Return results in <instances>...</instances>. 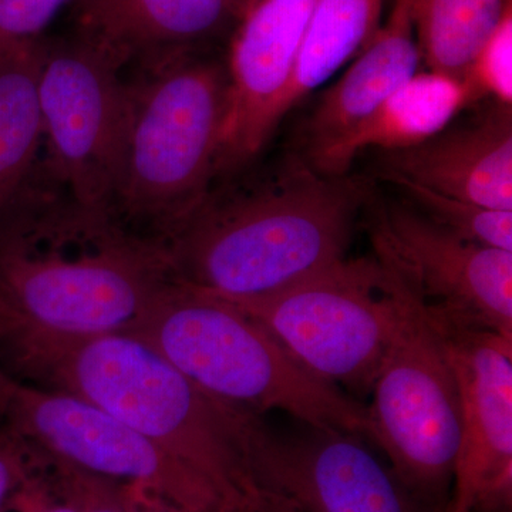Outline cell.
<instances>
[{
    "mask_svg": "<svg viewBox=\"0 0 512 512\" xmlns=\"http://www.w3.org/2000/svg\"><path fill=\"white\" fill-rule=\"evenodd\" d=\"M35 177L0 215V366L49 338L130 333L173 276L167 248Z\"/></svg>",
    "mask_w": 512,
    "mask_h": 512,
    "instance_id": "6da1fadb",
    "label": "cell"
},
{
    "mask_svg": "<svg viewBox=\"0 0 512 512\" xmlns=\"http://www.w3.org/2000/svg\"><path fill=\"white\" fill-rule=\"evenodd\" d=\"M6 372L113 414L170 454L225 511L275 512L259 477L261 414L205 392L137 336L39 340Z\"/></svg>",
    "mask_w": 512,
    "mask_h": 512,
    "instance_id": "7a4b0ae2",
    "label": "cell"
},
{
    "mask_svg": "<svg viewBox=\"0 0 512 512\" xmlns=\"http://www.w3.org/2000/svg\"><path fill=\"white\" fill-rule=\"evenodd\" d=\"M366 181L288 154L244 187L208 195L167 248L178 281L222 298L284 291L346 258Z\"/></svg>",
    "mask_w": 512,
    "mask_h": 512,
    "instance_id": "3957f363",
    "label": "cell"
},
{
    "mask_svg": "<svg viewBox=\"0 0 512 512\" xmlns=\"http://www.w3.org/2000/svg\"><path fill=\"white\" fill-rule=\"evenodd\" d=\"M126 80V127L113 215L165 245L210 195L225 109V62L201 49L137 63Z\"/></svg>",
    "mask_w": 512,
    "mask_h": 512,
    "instance_id": "277c9868",
    "label": "cell"
},
{
    "mask_svg": "<svg viewBox=\"0 0 512 512\" xmlns=\"http://www.w3.org/2000/svg\"><path fill=\"white\" fill-rule=\"evenodd\" d=\"M130 333L224 402L370 440L367 407L313 376L264 326L214 293L171 276Z\"/></svg>",
    "mask_w": 512,
    "mask_h": 512,
    "instance_id": "5b68a950",
    "label": "cell"
},
{
    "mask_svg": "<svg viewBox=\"0 0 512 512\" xmlns=\"http://www.w3.org/2000/svg\"><path fill=\"white\" fill-rule=\"evenodd\" d=\"M407 285L382 259H342L284 291L225 299L264 326L309 373L369 393Z\"/></svg>",
    "mask_w": 512,
    "mask_h": 512,
    "instance_id": "8992f818",
    "label": "cell"
},
{
    "mask_svg": "<svg viewBox=\"0 0 512 512\" xmlns=\"http://www.w3.org/2000/svg\"><path fill=\"white\" fill-rule=\"evenodd\" d=\"M370 392V440L382 448L412 497L440 504L453 487L460 397L439 336L409 288Z\"/></svg>",
    "mask_w": 512,
    "mask_h": 512,
    "instance_id": "52a82bcc",
    "label": "cell"
},
{
    "mask_svg": "<svg viewBox=\"0 0 512 512\" xmlns=\"http://www.w3.org/2000/svg\"><path fill=\"white\" fill-rule=\"evenodd\" d=\"M124 67L74 36L47 42L39 97L47 158L37 174L90 210L113 214L126 127Z\"/></svg>",
    "mask_w": 512,
    "mask_h": 512,
    "instance_id": "ba28073f",
    "label": "cell"
},
{
    "mask_svg": "<svg viewBox=\"0 0 512 512\" xmlns=\"http://www.w3.org/2000/svg\"><path fill=\"white\" fill-rule=\"evenodd\" d=\"M0 424L64 466L133 481L161 495L173 512H227L178 461L113 414L73 394L0 370Z\"/></svg>",
    "mask_w": 512,
    "mask_h": 512,
    "instance_id": "9c48e42d",
    "label": "cell"
},
{
    "mask_svg": "<svg viewBox=\"0 0 512 512\" xmlns=\"http://www.w3.org/2000/svg\"><path fill=\"white\" fill-rule=\"evenodd\" d=\"M423 306L460 397L461 441L448 512L511 511L512 338Z\"/></svg>",
    "mask_w": 512,
    "mask_h": 512,
    "instance_id": "30bf717a",
    "label": "cell"
},
{
    "mask_svg": "<svg viewBox=\"0 0 512 512\" xmlns=\"http://www.w3.org/2000/svg\"><path fill=\"white\" fill-rule=\"evenodd\" d=\"M376 256L424 305L512 338V252L468 241L409 205H377Z\"/></svg>",
    "mask_w": 512,
    "mask_h": 512,
    "instance_id": "8fae6325",
    "label": "cell"
},
{
    "mask_svg": "<svg viewBox=\"0 0 512 512\" xmlns=\"http://www.w3.org/2000/svg\"><path fill=\"white\" fill-rule=\"evenodd\" d=\"M291 433L266 424L258 468L276 512H416L392 468L348 431L298 423Z\"/></svg>",
    "mask_w": 512,
    "mask_h": 512,
    "instance_id": "7c38bea8",
    "label": "cell"
},
{
    "mask_svg": "<svg viewBox=\"0 0 512 512\" xmlns=\"http://www.w3.org/2000/svg\"><path fill=\"white\" fill-rule=\"evenodd\" d=\"M316 0H252L229 40L215 177L244 170L284 119L282 103Z\"/></svg>",
    "mask_w": 512,
    "mask_h": 512,
    "instance_id": "4fadbf2b",
    "label": "cell"
},
{
    "mask_svg": "<svg viewBox=\"0 0 512 512\" xmlns=\"http://www.w3.org/2000/svg\"><path fill=\"white\" fill-rule=\"evenodd\" d=\"M393 174L493 210L512 211V109L494 103L464 126L447 127L419 146L383 151Z\"/></svg>",
    "mask_w": 512,
    "mask_h": 512,
    "instance_id": "5bb4252c",
    "label": "cell"
},
{
    "mask_svg": "<svg viewBox=\"0 0 512 512\" xmlns=\"http://www.w3.org/2000/svg\"><path fill=\"white\" fill-rule=\"evenodd\" d=\"M410 0H394L386 22L345 74L323 94L303 131L301 156L318 171L323 161L419 72Z\"/></svg>",
    "mask_w": 512,
    "mask_h": 512,
    "instance_id": "9a60e30c",
    "label": "cell"
},
{
    "mask_svg": "<svg viewBox=\"0 0 512 512\" xmlns=\"http://www.w3.org/2000/svg\"><path fill=\"white\" fill-rule=\"evenodd\" d=\"M76 35L123 67L202 45L234 29L227 0H73Z\"/></svg>",
    "mask_w": 512,
    "mask_h": 512,
    "instance_id": "2e32d148",
    "label": "cell"
},
{
    "mask_svg": "<svg viewBox=\"0 0 512 512\" xmlns=\"http://www.w3.org/2000/svg\"><path fill=\"white\" fill-rule=\"evenodd\" d=\"M473 103L464 84L429 70L417 72L329 154L318 173L345 177L357 154L366 148L394 151L419 146L446 130L454 117Z\"/></svg>",
    "mask_w": 512,
    "mask_h": 512,
    "instance_id": "e0dca14e",
    "label": "cell"
},
{
    "mask_svg": "<svg viewBox=\"0 0 512 512\" xmlns=\"http://www.w3.org/2000/svg\"><path fill=\"white\" fill-rule=\"evenodd\" d=\"M47 40H26L0 53V215L36 174L43 143L39 82Z\"/></svg>",
    "mask_w": 512,
    "mask_h": 512,
    "instance_id": "ac0fdd59",
    "label": "cell"
},
{
    "mask_svg": "<svg viewBox=\"0 0 512 512\" xmlns=\"http://www.w3.org/2000/svg\"><path fill=\"white\" fill-rule=\"evenodd\" d=\"M420 60L429 72L464 84L507 16L512 0H410Z\"/></svg>",
    "mask_w": 512,
    "mask_h": 512,
    "instance_id": "d6986e66",
    "label": "cell"
},
{
    "mask_svg": "<svg viewBox=\"0 0 512 512\" xmlns=\"http://www.w3.org/2000/svg\"><path fill=\"white\" fill-rule=\"evenodd\" d=\"M386 0H316L282 103L284 117L356 57L380 28Z\"/></svg>",
    "mask_w": 512,
    "mask_h": 512,
    "instance_id": "ffe728a7",
    "label": "cell"
},
{
    "mask_svg": "<svg viewBox=\"0 0 512 512\" xmlns=\"http://www.w3.org/2000/svg\"><path fill=\"white\" fill-rule=\"evenodd\" d=\"M440 227L477 244L512 252V211L493 210L430 190L393 174H382Z\"/></svg>",
    "mask_w": 512,
    "mask_h": 512,
    "instance_id": "44dd1931",
    "label": "cell"
},
{
    "mask_svg": "<svg viewBox=\"0 0 512 512\" xmlns=\"http://www.w3.org/2000/svg\"><path fill=\"white\" fill-rule=\"evenodd\" d=\"M464 86L474 103L491 99L512 106V15L481 50Z\"/></svg>",
    "mask_w": 512,
    "mask_h": 512,
    "instance_id": "7402d4cb",
    "label": "cell"
},
{
    "mask_svg": "<svg viewBox=\"0 0 512 512\" xmlns=\"http://www.w3.org/2000/svg\"><path fill=\"white\" fill-rule=\"evenodd\" d=\"M73 0H0V53L43 37L47 26Z\"/></svg>",
    "mask_w": 512,
    "mask_h": 512,
    "instance_id": "603a6c76",
    "label": "cell"
},
{
    "mask_svg": "<svg viewBox=\"0 0 512 512\" xmlns=\"http://www.w3.org/2000/svg\"><path fill=\"white\" fill-rule=\"evenodd\" d=\"M20 474L19 457L15 448L0 443V512L12 493Z\"/></svg>",
    "mask_w": 512,
    "mask_h": 512,
    "instance_id": "cb8c5ba5",
    "label": "cell"
},
{
    "mask_svg": "<svg viewBox=\"0 0 512 512\" xmlns=\"http://www.w3.org/2000/svg\"><path fill=\"white\" fill-rule=\"evenodd\" d=\"M82 512H124L117 504L106 503L100 497H94L93 494L86 495L80 501Z\"/></svg>",
    "mask_w": 512,
    "mask_h": 512,
    "instance_id": "d4e9b609",
    "label": "cell"
},
{
    "mask_svg": "<svg viewBox=\"0 0 512 512\" xmlns=\"http://www.w3.org/2000/svg\"><path fill=\"white\" fill-rule=\"evenodd\" d=\"M227 2L232 13H234L235 18L238 20L239 16L245 12V9L248 8L249 3H251L252 0H227Z\"/></svg>",
    "mask_w": 512,
    "mask_h": 512,
    "instance_id": "484cf974",
    "label": "cell"
},
{
    "mask_svg": "<svg viewBox=\"0 0 512 512\" xmlns=\"http://www.w3.org/2000/svg\"><path fill=\"white\" fill-rule=\"evenodd\" d=\"M40 512H82V505L80 503L56 505Z\"/></svg>",
    "mask_w": 512,
    "mask_h": 512,
    "instance_id": "4316f807",
    "label": "cell"
},
{
    "mask_svg": "<svg viewBox=\"0 0 512 512\" xmlns=\"http://www.w3.org/2000/svg\"><path fill=\"white\" fill-rule=\"evenodd\" d=\"M150 512H173V511H170V510H167V508H164V510H154V511H150Z\"/></svg>",
    "mask_w": 512,
    "mask_h": 512,
    "instance_id": "83f0119b",
    "label": "cell"
}]
</instances>
